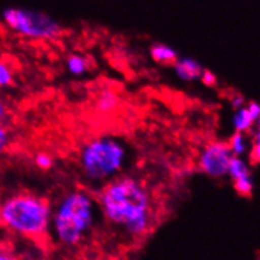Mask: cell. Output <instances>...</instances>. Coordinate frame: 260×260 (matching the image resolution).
I'll return each mask as SVG.
<instances>
[{"label":"cell","mask_w":260,"mask_h":260,"mask_svg":"<svg viewBox=\"0 0 260 260\" xmlns=\"http://www.w3.org/2000/svg\"><path fill=\"white\" fill-rule=\"evenodd\" d=\"M249 165H258L260 160V134L259 128L255 129V140L250 144L249 148Z\"/></svg>","instance_id":"cell-17"},{"label":"cell","mask_w":260,"mask_h":260,"mask_svg":"<svg viewBox=\"0 0 260 260\" xmlns=\"http://www.w3.org/2000/svg\"><path fill=\"white\" fill-rule=\"evenodd\" d=\"M149 54L150 58H152L155 63L162 64V66H173L174 62H176L179 57L176 48H173L172 46L163 42L153 43L152 46L149 47Z\"/></svg>","instance_id":"cell-8"},{"label":"cell","mask_w":260,"mask_h":260,"mask_svg":"<svg viewBox=\"0 0 260 260\" xmlns=\"http://www.w3.org/2000/svg\"><path fill=\"white\" fill-rule=\"evenodd\" d=\"M66 69L74 76H82L90 69L88 59L81 53H71L66 58Z\"/></svg>","instance_id":"cell-11"},{"label":"cell","mask_w":260,"mask_h":260,"mask_svg":"<svg viewBox=\"0 0 260 260\" xmlns=\"http://www.w3.org/2000/svg\"><path fill=\"white\" fill-rule=\"evenodd\" d=\"M233 128L234 133H241V134H248L253 133L254 120L251 119L250 114L248 113L246 108H241L235 110L233 114Z\"/></svg>","instance_id":"cell-10"},{"label":"cell","mask_w":260,"mask_h":260,"mask_svg":"<svg viewBox=\"0 0 260 260\" xmlns=\"http://www.w3.org/2000/svg\"><path fill=\"white\" fill-rule=\"evenodd\" d=\"M33 160H35V165L42 171H49L54 165V158L47 152L36 153Z\"/></svg>","instance_id":"cell-16"},{"label":"cell","mask_w":260,"mask_h":260,"mask_svg":"<svg viewBox=\"0 0 260 260\" xmlns=\"http://www.w3.org/2000/svg\"><path fill=\"white\" fill-rule=\"evenodd\" d=\"M200 81L207 87H214L217 85V76L210 70H204L201 77H200Z\"/></svg>","instance_id":"cell-18"},{"label":"cell","mask_w":260,"mask_h":260,"mask_svg":"<svg viewBox=\"0 0 260 260\" xmlns=\"http://www.w3.org/2000/svg\"><path fill=\"white\" fill-rule=\"evenodd\" d=\"M226 176L230 177L231 181H235V179L243 178V177L246 176H251L250 165H249V162L245 158L233 157L230 163H229L228 174Z\"/></svg>","instance_id":"cell-12"},{"label":"cell","mask_w":260,"mask_h":260,"mask_svg":"<svg viewBox=\"0 0 260 260\" xmlns=\"http://www.w3.org/2000/svg\"><path fill=\"white\" fill-rule=\"evenodd\" d=\"M52 205L35 193L10 194L0 202V223L17 235L42 238L49 233Z\"/></svg>","instance_id":"cell-3"},{"label":"cell","mask_w":260,"mask_h":260,"mask_svg":"<svg viewBox=\"0 0 260 260\" xmlns=\"http://www.w3.org/2000/svg\"><path fill=\"white\" fill-rule=\"evenodd\" d=\"M8 116V109L7 106H5V104L3 103L2 100H0V123L3 124V121L7 119Z\"/></svg>","instance_id":"cell-23"},{"label":"cell","mask_w":260,"mask_h":260,"mask_svg":"<svg viewBox=\"0 0 260 260\" xmlns=\"http://www.w3.org/2000/svg\"><path fill=\"white\" fill-rule=\"evenodd\" d=\"M246 110L248 113L250 114L251 119L254 120V123L259 124V119H260V105L258 101H249L248 104L245 105Z\"/></svg>","instance_id":"cell-19"},{"label":"cell","mask_w":260,"mask_h":260,"mask_svg":"<svg viewBox=\"0 0 260 260\" xmlns=\"http://www.w3.org/2000/svg\"><path fill=\"white\" fill-rule=\"evenodd\" d=\"M172 67L176 76L184 82H193L200 80L205 70L204 66L192 57H178Z\"/></svg>","instance_id":"cell-7"},{"label":"cell","mask_w":260,"mask_h":260,"mask_svg":"<svg viewBox=\"0 0 260 260\" xmlns=\"http://www.w3.org/2000/svg\"><path fill=\"white\" fill-rule=\"evenodd\" d=\"M230 104H231V108H233L234 110H239V109L241 108H245L246 100L243 95L238 93V95H234L233 98H231Z\"/></svg>","instance_id":"cell-21"},{"label":"cell","mask_w":260,"mask_h":260,"mask_svg":"<svg viewBox=\"0 0 260 260\" xmlns=\"http://www.w3.org/2000/svg\"><path fill=\"white\" fill-rule=\"evenodd\" d=\"M233 186L238 194H240L243 197H250L254 191L253 174L251 176L243 177V178L235 179V181H233Z\"/></svg>","instance_id":"cell-14"},{"label":"cell","mask_w":260,"mask_h":260,"mask_svg":"<svg viewBox=\"0 0 260 260\" xmlns=\"http://www.w3.org/2000/svg\"><path fill=\"white\" fill-rule=\"evenodd\" d=\"M229 148L234 157H243L248 154L250 142H249L248 134H241V133H234L231 135L230 140L228 142Z\"/></svg>","instance_id":"cell-13"},{"label":"cell","mask_w":260,"mask_h":260,"mask_svg":"<svg viewBox=\"0 0 260 260\" xmlns=\"http://www.w3.org/2000/svg\"><path fill=\"white\" fill-rule=\"evenodd\" d=\"M10 143V134L4 124L0 123V154L5 152Z\"/></svg>","instance_id":"cell-20"},{"label":"cell","mask_w":260,"mask_h":260,"mask_svg":"<svg viewBox=\"0 0 260 260\" xmlns=\"http://www.w3.org/2000/svg\"><path fill=\"white\" fill-rule=\"evenodd\" d=\"M14 82V71L7 59L0 58V88L10 87Z\"/></svg>","instance_id":"cell-15"},{"label":"cell","mask_w":260,"mask_h":260,"mask_svg":"<svg viewBox=\"0 0 260 260\" xmlns=\"http://www.w3.org/2000/svg\"><path fill=\"white\" fill-rule=\"evenodd\" d=\"M96 199L85 188H72L52 207V236L64 248H76L90 236L98 221Z\"/></svg>","instance_id":"cell-2"},{"label":"cell","mask_w":260,"mask_h":260,"mask_svg":"<svg viewBox=\"0 0 260 260\" xmlns=\"http://www.w3.org/2000/svg\"><path fill=\"white\" fill-rule=\"evenodd\" d=\"M233 157L228 142L211 140L200 152L199 168L211 178H222L228 174L229 163Z\"/></svg>","instance_id":"cell-6"},{"label":"cell","mask_w":260,"mask_h":260,"mask_svg":"<svg viewBox=\"0 0 260 260\" xmlns=\"http://www.w3.org/2000/svg\"><path fill=\"white\" fill-rule=\"evenodd\" d=\"M119 96L111 88H105L99 92V95L95 99V110L99 114H111L115 111L119 106Z\"/></svg>","instance_id":"cell-9"},{"label":"cell","mask_w":260,"mask_h":260,"mask_svg":"<svg viewBox=\"0 0 260 260\" xmlns=\"http://www.w3.org/2000/svg\"><path fill=\"white\" fill-rule=\"evenodd\" d=\"M129 159L128 147L113 135H99L80 147V170L93 184H105L120 176Z\"/></svg>","instance_id":"cell-4"},{"label":"cell","mask_w":260,"mask_h":260,"mask_svg":"<svg viewBox=\"0 0 260 260\" xmlns=\"http://www.w3.org/2000/svg\"><path fill=\"white\" fill-rule=\"evenodd\" d=\"M0 260H20L17 255L7 249H0Z\"/></svg>","instance_id":"cell-22"},{"label":"cell","mask_w":260,"mask_h":260,"mask_svg":"<svg viewBox=\"0 0 260 260\" xmlns=\"http://www.w3.org/2000/svg\"><path fill=\"white\" fill-rule=\"evenodd\" d=\"M3 24L22 37L53 41L62 35V25L56 18L41 10L25 7H7L0 13Z\"/></svg>","instance_id":"cell-5"},{"label":"cell","mask_w":260,"mask_h":260,"mask_svg":"<svg viewBox=\"0 0 260 260\" xmlns=\"http://www.w3.org/2000/svg\"><path fill=\"white\" fill-rule=\"evenodd\" d=\"M99 212L114 229L129 238H143L155 221L154 197L144 181L120 174L103 184L95 196Z\"/></svg>","instance_id":"cell-1"}]
</instances>
